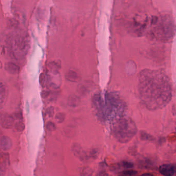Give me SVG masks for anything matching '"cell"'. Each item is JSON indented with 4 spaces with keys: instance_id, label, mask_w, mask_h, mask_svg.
Segmentation results:
<instances>
[{
    "instance_id": "obj_2",
    "label": "cell",
    "mask_w": 176,
    "mask_h": 176,
    "mask_svg": "<svg viewBox=\"0 0 176 176\" xmlns=\"http://www.w3.org/2000/svg\"><path fill=\"white\" fill-rule=\"evenodd\" d=\"M14 119L12 116L7 114H3L1 117V122L3 126L9 128L11 126H13V124L14 123Z\"/></svg>"
},
{
    "instance_id": "obj_6",
    "label": "cell",
    "mask_w": 176,
    "mask_h": 176,
    "mask_svg": "<svg viewBox=\"0 0 176 176\" xmlns=\"http://www.w3.org/2000/svg\"><path fill=\"white\" fill-rule=\"evenodd\" d=\"M122 165L124 168H127V169L131 168L133 166V164L132 163L129 162H124L122 164Z\"/></svg>"
},
{
    "instance_id": "obj_5",
    "label": "cell",
    "mask_w": 176,
    "mask_h": 176,
    "mask_svg": "<svg viewBox=\"0 0 176 176\" xmlns=\"http://www.w3.org/2000/svg\"><path fill=\"white\" fill-rule=\"evenodd\" d=\"M8 70L11 73H16L17 71V66L13 64H8Z\"/></svg>"
},
{
    "instance_id": "obj_7",
    "label": "cell",
    "mask_w": 176,
    "mask_h": 176,
    "mask_svg": "<svg viewBox=\"0 0 176 176\" xmlns=\"http://www.w3.org/2000/svg\"><path fill=\"white\" fill-rule=\"evenodd\" d=\"M141 176H154V175H153L152 174H148V173H147V174H143L142 175H141Z\"/></svg>"
},
{
    "instance_id": "obj_4",
    "label": "cell",
    "mask_w": 176,
    "mask_h": 176,
    "mask_svg": "<svg viewBox=\"0 0 176 176\" xmlns=\"http://www.w3.org/2000/svg\"><path fill=\"white\" fill-rule=\"evenodd\" d=\"M138 174V172L134 170H128L123 171L121 173L122 176H136Z\"/></svg>"
},
{
    "instance_id": "obj_3",
    "label": "cell",
    "mask_w": 176,
    "mask_h": 176,
    "mask_svg": "<svg viewBox=\"0 0 176 176\" xmlns=\"http://www.w3.org/2000/svg\"><path fill=\"white\" fill-rule=\"evenodd\" d=\"M6 89L4 85L0 83V106L2 105L5 100Z\"/></svg>"
},
{
    "instance_id": "obj_1",
    "label": "cell",
    "mask_w": 176,
    "mask_h": 176,
    "mask_svg": "<svg viewBox=\"0 0 176 176\" xmlns=\"http://www.w3.org/2000/svg\"><path fill=\"white\" fill-rule=\"evenodd\" d=\"M159 172L164 176H172L176 172V166L169 164L161 165L159 167Z\"/></svg>"
}]
</instances>
